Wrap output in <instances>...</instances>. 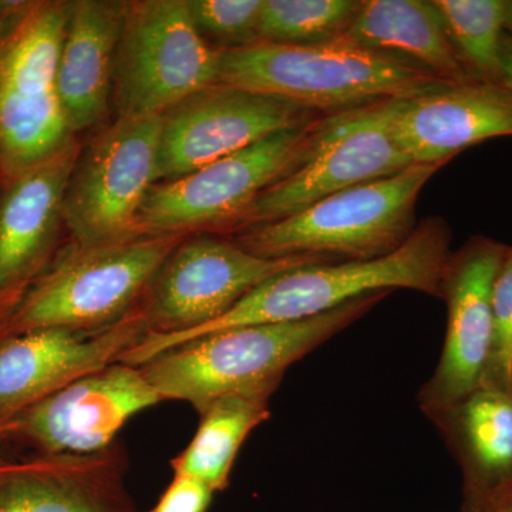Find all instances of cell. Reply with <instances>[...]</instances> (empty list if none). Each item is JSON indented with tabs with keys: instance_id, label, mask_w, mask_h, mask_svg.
I'll return each instance as SVG.
<instances>
[{
	"instance_id": "cell-4",
	"label": "cell",
	"mask_w": 512,
	"mask_h": 512,
	"mask_svg": "<svg viewBox=\"0 0 512 512\" xmlns=\"http://www.w3.org/2000/svg\"><path fill=\"white\" fill-rule=\"evenodd\" d=\"M446 164H413L400 173L356 185L311 207L238 234L235 242L269 259L366 262L403 247L419 222L421 190Z\"/></svg>"
},
{
	"instance_id": "cell-9",
	"label": "cell",
	"mask_w": 512,
	"mask_h": 512,
	"mask_svg": "<svg viewBox=\"0 0 512 512\" xmlns=\"http://www.w3.org/2000/svg\"><path fill=\"white\" fill-rule=\"evenodd\" d=\"M163 116L119 117L80 153L64 195V224L74 244L136 238L137 218L157 183Z\"/></svg>"
},
{
	"instance_id": "cell-7",
	"label": "cell",
	"mask_w": 512,
	"mask_h": 512,
	"mask_svg": "<svg viewBox=\"0 0 512 512\" xmlns=\"http://www.w3.org/2000/svg\"><path fill=\"white\" fill-rule=\"evenodd\" d=\"M402 101H375L318 117L292 167L256 197L234 232L274 224L336 192L413 165L392 134Z\"/></svg>"
},
{
	"instance_id": "cell-3",
	"label": "cell",
	"mask_w": 512,
	"mask_h": 512,
	"mask_svg": "<svg viewBox=\"0 0 512 512\" xmlns=\"http://www.w3.org/2000/svg\"><path fill=\"white\" fill-rule=\"evenodd\" d=\"M218 83L333 114L382 100H409L450 84L433 74L336 40L313 46L261 42L224 50Z\"/></svg>"
},
{
	"instance_id": "cell-8",
	"label": "cell",
	"mask_w": 512,
	"mask_h": 512,
	"mask_svg": "<svg viewBox=\"0 0 512 512\" xmlns=\"http://www.w3.org/2000/svg\"><path fill=\"white\" fill-rule=\"evenodd\" d=\"M220 59L192 23L187 0L126 2L114 63L119 117L163 116L218 84Z\"/></svg>"
},
{
	"instance_id": "cell-13",
	"label": "cell",
	"mask_w": 512,
	"mask_h": 512,
	"mask_svg": "<svg viewBox=\"0 0 512 512\" xmlns=\"http://www.w3.org/2000/svg\"><path fill=\"white\" fill-rule=\"evenodd\" d=\"M320 116L289 101L214 84L163 114L156 184L177 180Z\"/></svg>"
},
{
	"instance_id": "cell-17",
	"label": "cell",
	"mask_w": 512,
	"mask_h": 512,
	"mask_svg": "<svg viewBox=\"0 0 512 512\" xmlns=\"http://www.w3.org/2000/svg\"><path fill=\"white\" fill-rule=\"evenodd\" d=\"M121 444L89 456L0 453V512H140L126 487Z\"/></svg>"
},
{
	"instance_id": "cell-14",
	"label": "cell",
	"mask_w": 512,
	"mask_h": 512,
	"mask_svg": "<svg viewBox=\"0 0 512 512\" xmlns=\"http://www.w3.org/2000/svg\"><path fill=\"white\" fill-rule=\"evenodd\" d=\"M507 248L478 235L450 256L441 284L446 339L436 372L419 393L427 417L483 383L493 346V286Z\"/></svg>"
},
{
	"instance_id": "cell-6",
	"label": "cell",
	"mask_w": 512,
	"mask_h": 512,
	"mask_svg": "<svg viewBox=\"0 0 512 512\" xmlns=\"http://www.w3.org/2000/svg\"><path fill=\"white\" fill-rule=\"evenodd\" d=\"M70 2H16L0 26V175L6 181L76 141L57 69Z\"/></svg>"
},
{
	"instance_id": "cell-1",
	"label": "cell",
	"mask_w": 512,
	"mask_h": 512,
	"mask_svg": "<svg viewBox=\"0 0 512 512\" xmlns=\"http://www.w3.org/2000/svg\"><path fill=\"white\" fill-rule=\"evenodd\" d=\"M451 229L439 217L419 222L402 248L366 262H315L295 266L266 279L210 325L173 338L146 335L127 350L123 362L141 366L187 340L238 326L285 323L322 315L373 292L413 289L441 298Z\"/></svg>"
},
{
	"instance_id": "cell-2",
	"label": "cell",
	"mask_w": 512,
	"mask_h": 512,
	"mask_svg": "<svg viewBox=\"0 0 512 512\" xmlns=\"http://www.w3.org/2000/svg\"><path fill=\"white\" fill-rule=\"evenodd\" d=\"M390 293H369L309 319L218 330L138 367L164 402L190 403L198 414L229 394L272 396L293 363L362 319Z\"/></svg>"
},
{
	"instance_id": "cell-28",
	"label": "cell",
	"mask_w": 512,
	"mask_h": 512,
	"mask_svg": "<svg viewBox=\"0 0 512 512\" xmlns=\"http://www.w3.org/2000/svg\"><path fill=\"white\" fill-rule=\"evenodd\" d=\"M501 63H503V84L512 89V35H504Z\"/></svg>"
},
{
	"instance_id": "cell-21",
	"label": "cell",
	"mask_w": 512,
	"mask_h": 512,
	"mask_svg": "<svg viewBox=\"0 0 512 512\" xmlns=\"http://www.w3.org/2000/svg\"><path fill=\"white\" fill-rule=\"evenodd\" d=\"M343 42L392 57L450 83L473 82L431 0H362Z\"/></svg>"
},
{
	"instance_id": "cell-11",
	"label": "cell",
	"mask_w": 512,
	"mask_h": 512,
	"mask_svg": "<svg viewBox=\"0 0 512 512\" xmlns=\"http://www.w3.org/2000/svg\"><path fill=\"white\" fill-rule=\"evenodd\" d=\"M140 367L116 362L0 423V447L28 456H89L116 444L127 421L163 403Z\"/></svg>"
},
{
	"instance_id": "cell-27",
	"label": "cell",
	"mask_w": 512,
	"mask_h": 512,
	"mask_svg": "<svg viewBox=\"0 0 512 512\" xmlns=\"http://www.w3.org/2000/svg\"><path fill=\"white\" fill-rule=\"evenodd\" d=\"M214 493L195 478L174 476L160 500L147 512H208Z\"/></svg>"
},
{
	"instance_id": "cell-16",
	"label": "cell",
	"mask_w": 512,
	"mask_h": 512,
	"mask_svg": "<svg viewBox=\"0 0 512 512\" xmlns=\"http://www.w3.org/2000/svg\"><path fill=\"white\" fill-rule=\"evenodd\" d=\"M76 141L6 181L0 195V325L52 264Z\"/></svg>"
},
{
	"instance_id": "cell-25",
	"label": "cell",
	"mask_w": 512,
	"mask_h": 512,
	"mask_svg": "<svg viewBox=\"0 0 512 512\" xmlns=\"http://www.w3.org/2000/svg\"><path fill=\"white\" fill-rule=\"evenodd\" d=\"M192 23L205 42L224 50L262 42L264 0H187Z\"/></svg>"
},
{
	"instance_id": "cell-23",
	"label": "cell",
	"mask_w": 512,
	"mask_h": 512,
	"mask_svg": "<svg viewBox=\"0 0 512 512\" xmlns=\"http://www.w3.org/2000/svg\"><path fill=\"white\" fill-rule=\"evenodd\" d=\"M451 46L476 82L503 84L505 0H431Z\"/></svg>"
},
{
	"instance_id": "cell-22",
	"label": "cell",
	"mask_w": 512,
	"mask_h": 512,
	"mask_svg": "<svg viewBox=\"0 0 512 512\" xmlns=\"http://www.w3.org/2000/svg\"><path fill=\"white\" fill-rule=\"evenodd\" d=\"M269 394H229L200 414L190 444L171 460L174 476L195 478L217 491L229 484L239 448L249 433L269 419Z\"/></svg>"
},
{
	"instance_id": "cell-10",
	"label": "cell",
	"mask_w": 512,
	"mask_h": 512,
	"mask_svg": "<svg viewBox=\"0 0 512 512\" xmlns=\"http://www.w3.org/2000/svg\"><path fill=\"white\" fill-rule=\"evenodd\" d=\"M313 121L272 134L177 180L153 185L138 214V237H183L200 229L234 232L256 197L292 167Z\"/></svg>"
},
{
	"instance_id": "cell-30",
	"label": "cell",
	"mask_w": 512,
	"mask_h": 512,
	"mask_svg": "<svg viewBox=\"0 0 512 512\" xmlns=\"http://www.w3.org/2000/svg\"><path fill=\"white\" fill-rule=\"evenodd\" d=\"M505 30L512 35V0H505Z\"/></svg>"
},
{
	"instance_id": "cell-19",
	"label": "cell",
	"mask_w": 512,
	"mask_h": 512,
	"mask_svg": "<svg viewBox=\"0 0 512 512\" xmlns=\"http://www.w3.org/2000/svg\"><path fill=\"white\" fill-rule=\"evenodd\" d=\"M463 473L461 512H487L512 490V389L481 383L430 414Z\"/></svg>"
},
{
	"instance_id": "cell-15",
	"label": "cell",
	"mask_w": 512,
	"mask_h": 512,
	"mask_svg": "<svg viewBox=\"0 0 512 512\" xmlns=\"http://www.w3.org/2000/svg\"><path fill=\"white\" fill-rule=\"evenodd\" d=\"M146 335L138 306L106 329H37L0 339V423L74 380L120 362Z\"/></svg>"
},
{
	"instance_id": "cell-5",
	"label": "cell",
	"mask_w": 512,
	"mask_h": 512,
	"mask_svg": "<svg viewBox=\"0 0 512 512\" xmlns=\"http://www.w3.org/2000/svg\"><path fill=\"white\" fill-rule=\"evenodd\" d=\"M181 235L64 248L0 325V339L37 329L100 330L138 308Z\"/></svg>"
},
{
	"instance_id": "cell-24",
	"label": "cell",
	"mask_w": 512,
	"mask_h": 512,
	"mask_svg": "<svg viewBox=\"0 0 512 512\" xmlns=\"http://www.w3.org/2000/svg\"><path fill=\"white\" fill-rule=\"evenodd\" d=\"M362 0H264L262 42L313 46L342 39Z\"/></svg>"
},
{
	"instance_id": "cell-12",
	"label": "cell",
	"mask_w": 512,
	"mask_h": 512,
	"mask_svg": "<svg viewBox=\"0 0 512 512\" xmlns=\"http://www.w3.org/2000/svg\"><path fill=\"white\" fill-rule=\"evenodd\" d=\"M315 262L320 261L262 258L225 239H183L141 299L147 335L173 338L210 325L266 279Z\"/></svg>"
},
{
	"instance_id": "cell-18",
	"label": "cell",
	"mask_w": 512,
	"mask_h": 512,
	"mask_svg": "<svg viewBox=\"0 0 512 512\" xmlns=\"http://www.w3.org/2000/svg\"><path fill=\"white\" fill-rule=\"evenodd\" d=\"M394 141L413 164H447L468 147L512 136V89L505 84H444L403 100Z\"/></svg>"
},
{
	"instance_id": "cell-31",
	"label": "cell",
	"mask_w": 512,
	"mask_h": 512,
	"mask_svg": "<svg viewBox=\"0 0 512 512\" xmlns=\"http://www.w3.org/2000/svg\"><path fill=\"white\" fill-rule=\"evenodd\" d=\"M16 2H0V26H2L3 20L9 15L10 10L15 8Z\"/></svg>"
},
{
	"instance_id": "cell-26",
	"label": "cell",
	"mask_w": 512,
	"mask_h": 512,
	"mask_svg": "<svg viewBox=\"0 0 512 512\" xmlns=\"http://www.w3.org/2000/svg\"><path fill=\"white\" fill-rule=\"evenodd\" d=\"M493 320V346L483 383L512 389V247L495 276Z\"/></svg>"
},
{
	"instance_id": "cell-20",
	"label": "cell",
	"mask_w": 512,
	"mask_h": 512,
	"mask_svg": "<svg viewBox=\"0 0 512 512\" xmlns=\"http://www.w3.org/2000/svg\"><path fill=\"white\" fill-rule=\"evenodd\" d=\"M126 2H70L57 92L73 134L96 127L109 111Z\"/></svg>"
},
{
	"instance_id": "cell-29",
	"label": "cell",
	"mask_w": 512,
	"mask_h": 512,
	"mask_svg": "<svg viewBox=\"0 0 512 512\" xmlns=\"http://www.w3.org/2000/svg\"><path fill=\"white\" fill-rule=\"evenodd\" d=\"M487 512H512V490L510 493L505 494L498 503H495L493 507Z\"/></svg>"
}]
</instances>
